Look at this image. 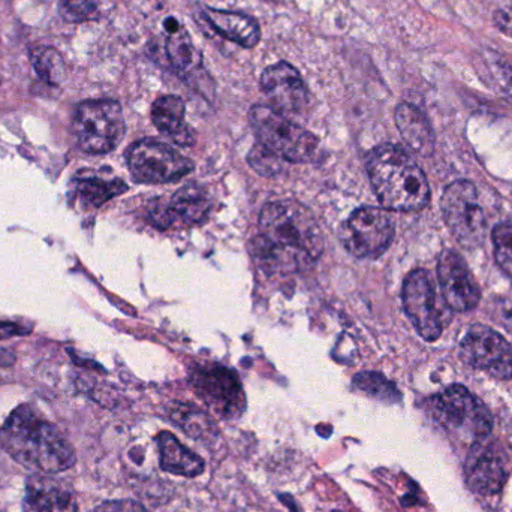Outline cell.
Segmentation results:
<instances>
[{
  "instance_id": "6da1fadb",
  "label": "cell",
  "mask_w": 512,
  "mask_h": 512,
  "mask_svg": "<svg viewBox=\"0 0 512 512\" xmlns=\"http://www.w3.org/2000/svg\"><path fill=\"white\" fill-rule=\"evenodd\" d=\"M255 259L270 273L309 268L324 251V237L315 216L303 204L274 201L262 209Z\"/></svg>"
},
{
  "instance_id": "7a4b0ae2",
  "label": "cell",
  "mask_w": 512,
  "mask_h": 512,
  "mask_svg": "<svg viewBox=\"0 0 512 512\" xmlns=\"http://www.w3.org/2000/svg\"><path fill=\"white\" fill-rule=\"evenodd\" d=\"M0 447L18 465L42 474H60L77 462L68 439L26 405L18 406L0 427Z\"/></svg>"
},
{
  "instance_id": "3957f363",
  "label": "cell",
  "mask_w": 512,
  "mask_h": 512,
  "mask_svg": "<svg viewBox=\"0 0 512 512\" xmlns=\"http://www.w3.org/2000/svg\"><path fill=\"white\" fill-rule=\"evenodd\" d=\"M367 173L382 206L417 212L430 200L429 182L417 162L400 147L384 144L370 153Z\"/></svg>"
},
{
  "instance_id": "277c9868",
  "label": "cell",
  "mask_w": 512,
  "mask_h": 512,
  "mask_svg": "<svg viewBox=\"0 0 512 512\" xmlns=\"http://www.w3.org/2000/svg\"><path fill=\"white\" fill-rule=\"evenodd\" d=\"M430 412L456 441L472 445L486 441L493 429L489 409L462 385H451L430 399Z\"/></svg>"
},
{
  "instance_id": "5b68a950",
  "label": "cell",
  "mask_w": 512,
  "mask_h": 512,
  "mask_svg": "<svg viewBox=\"0 0 512 512\" xmlns=\"http://www.w3.org/2000/svg\"><path fill=\"white\" fill-rule=\"evenodd\" d=\"M252 129L259 144L283 161L307 162L315 158L318 140L312 132L291 122L273 107L255 105L249 113Z\"/></svg>"
},
{
  "instance_id": "8992f818",
  "label": "cell",
  "mask_w": 512,
  "mask_h": 512,
  "mask_svg": "<svg viewBox=\"0 0 512 512\" xmlns=\"http://www.w3.org/2000/svg\"><path fill=\"white\" fill-rule=\"evenodd\" d=\"M126 123L119 102L96 99L78 105L72 134L78 146L89 155H104L119 146L125 137Z\"/></svg>"
},
{
  "instance_id": "52a82bcc",
  "label": "cell",
  "mask_w": 512,
  "mask_h": 512,
  "mask_svg": "<svg viewBox=\"0 0 512 512\" xmlns=\"http://www.w3.org/2000/svg\"><path fill=\"white\" fill-rule=\"evenodd\" d=\"M441 206L454 239L463 248H480L486 239L487 222L475 186L466 180L451 183L445 189Z\"/></svg>"
},
{
  "instance_id": "ba28073f",
  "label": "cell",
  "mask_w": 512,
  "mask_h": 512,
  "mask_svg": "<svg viewBox=\"0 0 512 512\" xmlns=\"http://www.w3.org/2000/svg\"><path fill=\"white\" fill-rule=\"evenodd\" d=\"M339 237L349 254L357 258H376L390 246L394 222L385 210L361 207L342 225Z\"/></svg>"
},
{
  "instance_id": "9c48e42d",
  "label": "cell",
  "mask_w": 512,
  "mask_h": 512,
  "mask_svg": "<svg viewBox=\"0 0 512 512\" xmlns=\"http://www.w3.org/2000/svg\"><path fill=\"white\" fill-rule=\"evenodd\" d=\"M128 165L135 182L149 185L177 182L194 168L188 158L153 140L134 144L128 153Z\"/></svg>"
},
{
  "instance_id": "30bf717a",
  "label": "cell",
  "mask_w": 512,
  "mask_h": 512,
  "mask_svg": "<svg viewBox=\"0 0 512 512\" xmlns=\"http://www.w3.org/2000/svg\"><path fill=\"white\" fill-rule=\"evenodd\" d=\"M197 396L224 420H237L246 409V396L236 373L225 367H204L191 378Z\"/></svg>"
},
{
  "instance_id": "8fae6325",
  "label": "cell",
  "mask_w": 512,
  "mask_h": 512,
  "mask_svg": "<svg viewBox=\"0 0 512 512\" xmlns=\"http://www.w3.org/2000/svg\"><path fill=\"white\" fill-rule=\"evenodd\" d=\"M462 358L475 369L502 381L512 378V348L510 343L486 325H474L460 345Z\"/></svg>"
},
{
  "instance_id": "7c38bea8",
  "label": "cell",
  "mask_w": 512,
  "mask_h": 512,
  "mask_svg": "<svg viewBox=\"0 0 512 512\" xmlns=\"http://www.w3.org/2000/svg\"><path fill=\"white\" fill-rule=\"evenodd\" d=\"M403 304L418 334L427 342H435L442 334L441 316L436 307L435 289L429 274L414 270L403 285Z\"/></svg>"
},
{
  "instance_id": "4fadbf2b",
  "label": "cell",
  "mask_w": 512,
  "mask_h": 512,
  "mask_svg": "<svg viewBox=\"0 0 512 512\" xmlns=\"http://www.w3.org/2000/svg\"><path fill=\"white\" fill-rule=\"evenodd\" d=\"M438 277L442 294L451 309L469 312L481 300L480 286L468 264L457 252L445 251L439 258Z\"/></svg>"
},
{
  "instance_id": "5bb4252c",
  "label": "cell",
  "mask_w": 512,
  "mask_h": 512,
  "mask_svg": "<svg viewBox=\"0 0 512 512\" xmlns=\"http://www.w3.org/2000/svg\"><path fill=\"white\" fill-rule=\"evenodd\" d=\"M261 89L274 110L300 113L309 102V92L300 72L286 62L268 66L261 75Z\"/></svg>"
},
{
  "instance_id": "9a60e30c",
  "label": "cell",
  "mask_w": 512,
  "mask_h": 512,
  "mask_svg": "<svg viewBox=\"0 0 512 512\" xmlns=\"http://www.w3.org/2000/svg\"><path fill=\"white\" fill-rule=\"evenodd\" d=\"M465 477L469 489L477 495H498L507 480L501 451L487 444V439L472 445L465 463Z\"/></svg>"
},
{
  "instance_id": "2e32d148",
  "label": "cell",
  "mask_w": 512,
  "mask_h": 512,
  "mask_svg": "<svg viewBox=\"0 0 512 512\" xmlns=\"http://www.w3.org/2000/svg\"><path fill=\"white\" fill-rule=\"evenodd\" d=\"M24 512H78L77 499L68 484L51 474L30 475L26 481Z\"/></svg>"
},
{
  "instance_id": "e0dca14e",
  "label": "cell",
  "mask_w": 512,
  "mask_h": 512,
  "mask_svg": "<svg viewBox=\"0 0 512 512\" xmlns=\"http://www.w3.org/2000/svg\"><path fill=\"white\" fill-rule=\"evenodd\" d=\"M156 444H158L162 471L185 478H197L206 471V462L203 457L180 444L173 433H159L156 436Z\"/></svg>"
},
{
  "instance_id": "ac0fdd59",
  "label": "cell",
  "mask_w": 512,
  "mask_h": 512,
  "mask_svg": "<svg viewBox=\"0 0 512 512\" xmlns=\"http://www.w3.org/2000/svg\"><path fill=\"white\" fill-rule=\"evenodd\" d=\"M204 17L219 35L236 42L240 47L252 48L261 41V27L251 15L204 8Z\"/></svg>"
},
{
  "instance_id": "d6986e66",
  "label": "cell",
  "mask_w": 512,
  "mask_h": 512,
  "mask_svg": "<svg viewBox=\"0 0 512 512\" xmlns=\"http://www.w3.org/2000/svg\"><path fill=\"white\" fill-rule=\"evenodd\" d=\"M186 105L179 96L167 95L156 99L152 107V120L156 128L180 146L194 143L191 129L186 126Z\"/></svg>"
},
{
  "instance_id": "ffe728a7",
  "label": "cell",
  "mask_w": 512,
  "mask_h": 512,
  "mask_svg": "<svg viewBox=\"0 0 512 512\" xmlns=\"http://www.w3.org/2000/svg\"><path fill=\"white\" fill-rule=\"evenodd\" d=\"M396 125L403 140L415 152L423 156L432 155L435 135L427 117L411 104H400L396 110Z\"/></svg>"
},
{
  "instance_id": "44dd1931",
  "label": "cell",
  "mask_w": 512,
  "mask_h": 512,
  "mask_svg": "<svg viewBox=\"0 0 512 512\" xmlns=\"http://www.w3.org/2000/svg\"><path fill=\"white\" fill-rule=\"evenodd\" d=\"M167 210L171 222H174V219H179L188 225L198 224L209 215V194L203 186H183L173 195Z\"/></svg>"
},
{
  "instance_id": "7402d4cb",
  "label": "cell",
  "mask_w": 512,
  "mask_h": 512,
  "mask_svg": "<svg viewBox=\"0 0 512 512\" xmlns=\"http://www.w3.org/2000/svg\"><path fill=\"white\" fill-rule=\"evenodd\" d=\"M167 54L173 68L185 77H191L201 69L200 50L185 27L180 26L168 35Z\"/></svg>"
},
{
  "instance_id": "603a6c76",
  "label": "cell",
  "mask_w": 512,
  "mask_h": 512,
  "mask_svg": "<svg viewBox=\"0 0 512 512\" xmlns=\"http://www.w3.org/2000/svg\"><path fill=\"white\" fill-rule=\"evenodd\" d=\"M481 80L498 95L512 102V66L501 54L493 50L484 51L475 60Z\"/></svg>"
},
{
  "instance_id": "cb8c5ba5",
  "label": "cell",
  "mask_w": 512,
  "mask_h": 512,
  "mask_svg": "<svg viewBox=\"0 0 512 512\" xmlns=\"http://www.w3.org/2000/svg\"><path fill=\"white\" fill-rule=\"evenodd\" d=\"M171 420L182 427L191 438L209 439L216 432L215 424L206 412L191 405H176L171 409Z\"/></svg>"
},
{
  "instance_id": "d4e9b609",
  "label": "cell",
  "mask_w": 512,
  "mask_h": 512,
  "mask_svg": "<svg viewBox=\"0 0 512 512\" xmlns=\"http://www.w3.org/2000/svg\"><path fill=\"white\" fill-rule=\"evenodd\" d=\"M126 191H128V188L120 180L104 182V180L99 179H87L78 182V194H80L81 200L86 201L89 206L93 207L102 206L105 201Z\"/></svg>"
},
{
  "instance_id": "484cf974",
  "label": "cell",
  "mask_w": 512,
  "mask_h": 512,
  "mask_svg": "<svg viewBox=\"0 0 512 512\" xmlns=\"http://www.w3.org/2000/svg\"><path fill=\"white\" fill-rule=\"evenodd\" d=\"M32 65L42 80L59 84L65 77V62L62 56L51 47H39L32 51Z\"/></svg>"
},
{
  "instance_id": "4316f807",
  "label": "cell",
  "mask_w": 512,
  "mask_h": 512,
  "mask_svg": "<svg viewBox=\"0 0 512 512\" xmlns=\"http://www.w3.org/2000/svg\"><path fill=\"white\" fill-rule=\"evenodd\" d=\"M355 385L364 393L370 394V396L376 397L379 400H385V402H399L400 393L396 390L391 382L387 379L382 378L381 375H375V373H363L358 375L355 379Z\"/></svg>"
},
{
  "instance_id": "83f0119b",
  "label": "cell",
  "mask_w": 512,
  "mask_h": 512,
  "mask_svg": "<svg viewBox=\"0 0 512 512\" xmlns=\"http://www.w3.org/2000/svg\"><path fill=\"white\" fill-rule=\"evenodd\" d=\"M493 243H495V256L499 267L512 277V224L498 225L493 230Z\"/></svg>"
},
{
  "instance_id": "f1b7e54d",
  "label": "cell",
  "mask_w": 512,
  "mask_h": 512,
  "mask_svg": "<svg viewBox=\"0 0 512 512\" xmlns=\"http://www.w3.org/2000/svg\"><path fill=\"white\" fill-rule=\"evenodd\" d=\"M248 161L249 165L261 176H276L283 168V159L259 143L249 153Z\"/></svg>"
},
{
  "instance_id": "f546056e",
  "label": "cell",
  "mask_w": 512,
  "mask_h": 512,
  "mask_svg": "<svg viewBox=\"0 0 512 512\" xmlns=\"http://www.w3.org/2000/svg\"><path fill=\"white\" fill-rule=\"evenodd\" d=\"M62 5L72 21L89 20L96 12L95 0H62Z\"/></svg>"
},
{
  "instance_id": "4dcf8cb0",
  "label": "cell",
  "mask_w": 512,
  "mask_h": 512,
  "mask_svg": "<svg viewBox=\"0 0 512 512\" xmlns=\"http://www.w3.org/2000/svg\"><path fill=\"white\" fill-rule=\"evenodd\" d=\"M93 512H150L140 502L131 501V499H122V501H107L98 505Z\"/></svg>"
},
{
  "instance_id": "1f68e13d",
  "label": "cell",
  "mask_w": 512,
  "mask_h": 512,
  "mask_svg": "<svg viewBox=\"0 0 512 512\" xmlns=\"http://www.w3.org/2000/svg\"><path fill=\"white\" fill-rule=\"evenodd\" d=\"M493 21H495V26L498 27L502 33L512 38V9H498V11L493 14Z\"/></svg>"
},
{
  "instance_id": "d6a6232c",
  "label": "cell",
  "mask_w": 512,
  "mask_h": 512,
  "mask_svg": "<svg viewBox=\"0 0 512 512\" xmlns=\"http://www.w3.org/2000/svg\"><path fill=\"white\" fill-rule=\"evenodd\" d=\"M495 318L498 319L499 324L504 325L512 334V303L501 301L498 304V312H496Z\"/></svg>"
},
{
  "instance_id": "836d02e7",
  "label": "cell",
  "mask_w": 512,
  "mask_h": 512,
  "mask_svg": "<svg viewBox=\"0 0 512 512\" xmlns=\"http://www.w3.org/2000/svg\"><path fill=\"white\" fill-rule=\"evenodd\" d=\"M20 325L9 324V322H0V339H9V337L21 336L26 334Z\"/></svg>"
},
{
  "instance_id": "e575fe53",
  "label": "cell",
  "mask_w": 512,
  "mask_h": 512,
  "mask_svg": "<svg viewBox=\"0 0 512 512\" xmlns=\"http://www.w3.org/2000/svg\"><path fill=\"white\" fill-rule=\"evenodd\" d=\"M14 361V354H11V352L9 351H3V349H0V366H11V364L14 363Z\"/></svg>"
},
{
  "instance_id": "d590c367",
  "label": "cell",
  "mask_w": 512,
  "mask_h": 512,
  "mask_svg": "<svg viewBox=\"0 0 512 512\" xmlns=\"http://www.w3.org/2000/svg\"><path fill=\"white\" fill-rule=\"evenodd\" d=\"M180 24L179 21L176 20V18H167L165 20V29L168 30V33L176 32L177 29H179Z\"/></svg>"
}]
</instances>
